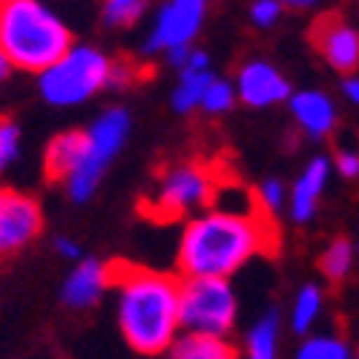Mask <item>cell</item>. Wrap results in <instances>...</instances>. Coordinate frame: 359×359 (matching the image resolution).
<instances>
[{
	"instance_id": "4",
	"label": "cell",
	"mask_w": 359,
	"mask_h": 359,
	"mask_svg": "<svg viewBox=\"0 0 359 359\" xmlns=\"http://www.w3.org/2000/svg\"><path fill=\"white\" fill-rule=\"evenodd\" d=\"M112 61L95 46L72 43L67 55L38 75V89L52 107H78L109 86Z\"/></svg>"
},
{
	"instance_id": "2",
	"label": "cell",
	"mask_w": 359,
	"mask_h": 359,
	"mask_svg": "<svg viewBox=\"0 0 359 359\" xmlns=\"http://www.w3.org/2000/svg\"><path fill=\"white\" fill-rule=\"evenodd\" d=\"M115 313L124 342L141 356L167 353L178 325V279L161 271L112 262Z\"/></svg>"
},
{
	"instance_id": "3",
	"label": "cell",
	"mask_w": 359,
	"mask_h": 359,
	"mask_svg": "<svg viewBox=\"0 0 359 359\" xmlns=\"http://www.w3.org/2000/svg\"><path fill=\"white\" fill-rule=\"evenodd\" d=\"M72 46V29L46 0H0V55L41 75Z\"/></svg>"
},
{
	"instance_id": "15",
	"label": "cell",
	"mask_w": 359,
	"mask_h": 359,
	"mask_svg": "<svg viewBox=\"0 0 359 359\" xmlns=\"http://www.w3.org/2000/svg\"><path fill=\"white\" fill-rule=\"evenodd\" d=\"M86 149V133L83 130H67L55 135L43 153V170L49 182H67V178L81 167Z\"/></svg>"
},
{
	"instance_id": "32",
	"label": "cell",
	"mask_w": 359,
	"mask_h": 359,
	"mask_svg": "<svg viewBox=\"0 0 359 359\" xmlns=\"http://www.w3.org/2000/svg\"><path fill=\"white\" fill-rule=\"evenodd\" d=\"M356 359H359V353H356Z\"/></svg>"
},
{
	"instance_id": "6",
	"label": "cell",
	"mask_w": 359,
	"mask_h": 359,
	"mask_svg": "<svg viewBox=\"0 0 359 359\" xmlns=\"http://www.w3.org/2000/svg\"><path fill=\"white\" fill-rule=\"evenodd\" d=\"M238 316V299L227 279H178V325L190 334L227 337Z\"/></svg>"
},
{
	"instance_id": "16",
	"label": "cell",
	"mask_w": 359,
	"mask_h": 359,
	"mask_svg": "<svg viewBox=\"0 0 359 359\" xmlns=\"http://www.w3.org/2000/svg\"><path fill=\"white\" fill-rule=\"evenodd\" d=\"M170 359H236V348L227 337L182 331L170 345Z\"/></svg>"
},
{
	"instance_id": "9",
	"label": "cell",
	"mask_w": 359,
	"mask_h": 359,
	"mask_svg": "<svg viewBox=\"0 0 359 359\" xmlns=\"http://www.w3.org/2000/svg\"><path fill=\"white\" fill-rule=\"evenodd\" d=\"M210 0H167L161 6L153 35L147 41V52H170L178 46H193L207 15Z\"/></svg>"
},
{
	"instance_id": "29",
	"label": "cell",
	"mask_w": 359,
	"mask_h": 359,
	"mask_svg": "<svg viewBox=\"0 0 359 359\" xmlns=\"http://www.w3.org/2000/svg\"><path fill=\"white\" fill-rule=\"evenodd\" d=\"M342 93H345V98H348L351 104H356V107H359V78H356V75L345 78V83H342Z\"/></svg>"
},
{
	"instance_id": "14",
	"label": "cell",
	"mask_w": 359,
	"mask_h": 359,
	"mask_svg": "<svg viewBox=\"0 0 359 359\" xmlns=\"http://www.w3.org/2000/svg\"><path fill=\"white\" fill-rule=\"evenodd\" d=\"M287 104H290V115L299 124V130L311 138H325L337 124V107L325 93H319V89L290 93Z\"/></svg>"
},
{
	"instance_id": "7",
	"label": "cell",
	"mask_w": 359,
	"mask_h": 359,
	"mask_svg": "<svg viewBox=\"0 0 359 359\" xmlns=\"http://www.w3.org/2000/svg\"><path fill=\"white\" fill-rule=\"evenodd\" d=\"M86 133V149H83V161L81 167L67 178V193L72 201H89L93 193L98 190L101 178L112 158L121 153V147L127 144L130 135V112L121 107H112L101 112L93 127L83 130Z\"/></svg>"
},
{
	"instance_id": "23",
	"label": "cell",
	"mask_w": 359,
	"mask_h": 359,
	"mask_svg": "<svg viewBox=\"0 0 359 359\" xmlns=\"http://www.w3.org/2000/svg\"><path fill=\"white\" fill-rule=\"evenodd\" d=\"M233 104H236V86L227 83V81H222V78H213L210 86L204 89V98H201V107L198 109H204L207 115H222Z\"/></svg>"
},
{
	"instance_id": "8",
	"label": "cell",
	"mask_w": 359,
	"mask_h": 359,
	"mask_svg": "<svg viewBox=\"0 0 359 359\" xmlns=\"http://www.w3.org/2000/svg\"><path fill=\"white\" fill-rule=\"evenodd\" d=\"M41 204L12 187H0V259L15 256L41 236Z\"/></svg>"
},
{
	"instance_id": "19",
	"label": "cell",
	"mask_w": 359,
	"mask_h": 359,
	"mask_svg": "<svg viewBox=\"0 0 359 359\" xmlns=\"http://www.w3.org/2000/svg\"><path fill=\"white\" fill-rule=\"evenodd\" d=\"M213 69H204V72H182L178 78V86L172 93V109L175 112H193L201 107V98H204V89L210 86L213 81Z\"/></svg>"
},
{
	"instance_id": "24",
	"label": "cell",
	"mask_w": 359,
	"mask_h": 359,
	"mask_svg": "<svg viewBox=\"0 0 359 359\" xmlns=\"http://www.w3.org/2000/svg\"><path fill=\"white\" fill-rule=\"evenodd\" d=\"M20 147H23L20 127L9 121V118H0V172L9 170L20 158Z\"/></svg>"
},
{
	"instance_id": "28",
	"label": "cell",
	"mask_w": 359,
	"mask_h": 359,
	"mask_svg": "<svg viewBox=\"0 0 359 359\" xmlns=\"http://www.w3.org/2000/svg\"><path fill=\"white\" fill-rule=\"evenodd\" d=\"M55 253L69 259V262H78L81 259V245L75 242V238H69V236H57L55 238Z\"/></svg>"
},
{
	"instance_id": "26",
	"label": "cell",
	"mask_w": 359,
	"mask_h": 359,
	"mask_svg": "<svg viewBox=\"0 0 359 359\" xmlns=\"http://www.w3.org/2000/svg\"><path fill=\"white\" fill-rule=\"evenodd\" d=\"M285 6L279 4V0H256V4L250 6V20L259 26V29H271L279 23Z\"/></svg>"
},
{
	"instance_id": "25",
	"label": "cell",
	"mask_w": 359,
	"mask_h": 359,
	"mask_svg": "<svg viewBox=\"0 0 359 359\" xmlns=\"http://www.w3.org/2000/svg\"><path fill=\"white\" fill-rule=\"evenodd\" d=\"M253 201H256V207H259V213H264V216L279 213L282 207H285V201H287L285 184L279 182V178H267V182H262L259 190L253 193Z\"/></svg>"
},
{
	"instance_id": "13",
	"label": "cell",
	"mask_w": 359,
	"mask_h": 359,
	"mask_svg": "<svg viewBox=\"0 0 359 359\" xmlns=\"http://www.w3.org/2000/svg\"><path fill=\"white\" fill-rule=\"evenodd\" d=\"M327 178H331V161H327L325 156H316L305 164V170L299 172V178L293 182V187L287 193V210H290L293 222L305 224V222L313 219Z\"/></svg>"
},
{
	"instance_id": "30",
	"label": "cell",
	"mask_w": 359,
	"mask_h": 359,
	"mask_svg": "<svg viewBox=\"0 0 359 359\" xmlns=\"http://www.w3.org/2000/svg\"><path fill=\"white\" fill-rule=\"evenodd\" d=\"M282 6H290V9H311V6H316L319 0H279Z\"/></svg>"
},
{
	"instance_id": "27",
	"label": "cell",
	"mask_w": 359,
	"mask_h": 359,
	"mask_svg": "<svg viewBox=\"0 0 359 359\" xmlns=\"http://www.w3.org/2000/svg\"><path fill=\"white\" fill-rule=\"evenodd\" d=\"M334 170L345 178H356L359 175V153H353V149H339L334 158Z\"/></svg>"
},
{
	"instance_id": "5",
	"label": "cell",
	"mask_w": 359,
	"mask_h": 359,
	"mask_svg": "<svg viewBox=\"0 0 359 359\" xmlns=\"http://www.w3.org/2000/svg\"><path fill=\"white\" fill-rule=\"evenodd\" d=\"M219 172L207 164L187 161V164H175L158 175V182L147 198V213L172 222V219H184L198 210H207L216 198H219Z\"/></svg>"
},
{
	"instance_id": "11",
	"label": "cell",
	"mask_w": 359,
	"mask_h": 359,
	"mask_svg": "<svg viewBox=\"0 0 359 359\" xmlns=\"http://www.w3.org/2000/svg\"><path fill=\"white\" fill-rule=\"evenodd\" d=\"M313 43L327 61V67H334L342 75H353L359 69V32L353 26H348L339 18H322L313 26Z\"/></svg>"
},
{
	"instance_id": "12",
	"label": "cell",
	"mask_w": 359,
	"mask_h": 359,
	"mask_svg": "<svg viewBox=\"0 0 359 359\" xmlns=\"http://www.w3.org/2000/svg\"><path fill=\"white\" fill-rule=\"evenodd\" d=\"M112 287V264L101 262V259H81L72 273L64 279V287H61V299L75 308V311H83V308H93L95 302H101V296Z\"/></svg>"
},
{
	"instance_id": "20",
	"label": "cell",
	"mask_w": 359,
	"mask_h": 359,
	"mask_svg": "<svg viewBox=\"0 0 359 359\" xmlns=\"http://www.w3.org/2000/svg\"><path fill=\"white\" fill-rule=\"evenodd\" d=\"M353 256H356V248L348 242V238H337L331 242L322 256H319V271L327 282H342L348 279V273L353 271Z\"/></svg>"
},
{
	"instance_id": "22",
	"label": "cell",
	"mask_w": 359,
	"mask_h": 359,
	"mask_svg": "<svg viewBox=\"0 0 359 359\" xmlns=\"http://www.w3.org/2000/svg\"><path fill=\"white\" fill-rule=\"evenodd\" d=\"M147 9V0H104V23L112 29L133 26Z\"/></svg>"
},
{
	"instance_id": "17",
	"label": "cell",
	"mask_w": 359,
	"mask_h": 359,
	"mask_svg": "<svg viewBox=\"0 0 359 359\" xmlns=\"http://www.w3.org/2000/svg\"><path fill=\"white\" fill-rule=\"evenodd\" d=\"M245 359H276L279 353V313L267 311L248 334Z\"/></svg>"
},
{
	"instance_id": "10",
	"label": "cell",
	"mask_w": 359,
	"mask_h": 359,
	"mask_svg": "<svg viewBox=\"0 0 359 359\" xmlns=\"http://www.w3.org/2000/svg\"><path fill=\"white\" fill-rule=\"evenodd\" d=\"M236 95L248 107H273L290 98V83L287 78L267 61H250L238 69L236 78Z\"/></svg>"
},
{
	"instance_id": "18",
	"label": "cell",
	"mask_w": 359,
	"mask_h": 359,
	"mask_svg": "<svg viewBox=\"0 0 359 359\" xmlns=\"http://www.w3.org/2000/svg\"><path fill=\"white\" fill-rule=\"evenodd\" d=\"M325 308V296L316 285H305L302 290L296 293L293 308H290V327L296 334H308L311 327L316 325L319 313Z\"/></svg>"
},
{
	"instance_id": "1",
	"label": "cell",
	"mask_w": 359,
	"mask_h": 359,
	"mask_svg": "<svg viewBox=\"0 0 359 359\" xmlns=\"http://www.w3.org/2000/svg\"><path fill=\"white\" fill-rule=\"evenodd\" d=\"M276 233L271 219L253 210H204L184 224L178 242L182 279H227L267 250H273Z\"/></svg>"
},
{
	"instance_id": "31",
	"label": "cell",
	"mask_w": 359,
	"mask_h": 359,
	"mask_svg": "<svg viewBox=\"0 0 359 359\" xmlns=\"http://www.w3.org/2000/svg\"><path fill=\"white\" fill-rule=\"evenodd\" d=\"M9 72H12V64L6 61V57H4V55H0V83H4V81L9 78Z\"/></svg>"
},
{
	"instance_id": "21",
	"label": "cell",
	"mask_w": 359,
	"mask_h": 359,
	"mask_svg": "<svg viewBox=\"0 0 359 359\" xmlns=\"http://www.w3.org/2000/svg\"><path fill=\"white\" fill-rule=\"evenodd\" d=\"M293 359H351V348L339 337H311Z\"/></svg>"
}]
</instances>
